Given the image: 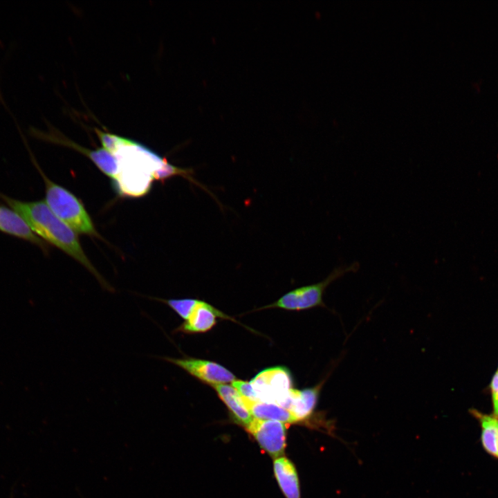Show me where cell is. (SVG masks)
I'll list each match as a JSON object with an SVG mask.
<instances>
[{
  "mask_svg": "<svg viewBox=\"0 0 498 498\" xmlns=\"http://www.w3.org/2000/svg\"><path fill=\"white\" fill-rule=\"evenodd\" d=\"M97 133L102 147L117 160L118 172L114 181L121 194L143 195L148 192L153 178L163 180L181 174L180 167L132 140L99 130Z\"/></svg>",
  "mask_w": 498,
  "mask_h": 498,
  "instance_id": "obj_1",
  "label": "cell"
},
{
  "mask_svg": "<svg viewBox=\"0 0 498 498\" xmlns=\"http://www.w3.org/2000/svg\"><path fill=\"white\" fill-rule=\"evenodd\" d=\"M0 199L23 218L38 237L80 262L107 287V283L85 255L75 232L51 211L44 201H20L1 192Z\"/></svg>",
  "mask_w": 498,
  "mask_h": 498,
  "instance_id": "obj_2",
  "label": "cell"
},
{
  "mask_svg": "<svg viewBox=\"0 0 498 498\" xmlns=\"http://www.w3.org/2000/svg\"><path fill=\"white\" fill-rule=\"evenodd\" d=\"M33 163L45 185V202L51 211L75 232L99 234L82 203L71 192L55 183L44 173L34 158Z\"/></svg>",
  "mask_w": 498,
  "mask_h": 498,
  "instance_id": "obj_3",
  "label": "cell"
},
{
  "mask_svg": "<svg viewBox=\"0 0 498 498\" xmlns=\"http://www.w3.org/2000/svg\"><path fill=\"white\" fill-rule=\"evenodd\" d=\"M359 264L354 262L349 266H340L334 268L322 281L295 288L281 297L274 303L261 309L279 308L290 311H301L316 306H324L323 295L326 288L333 282L347 273L356 272Z\"/></svg>",
  "mask_w": 498,
  "mask_h": 498,
  "instance_id": "obj_4",
  "label": "cell"
},
{
  "mask_svg": "<svg viewBox=\"0 0 498 498\" xmlns=\"http://www.w3.org/2000/svg\"><path fill=\"white\" fill-rule=\"evenodd\" d=\"M250 383L257 400L277 405L293 388L291 375L289 371L283 367H275L261 371Z\"/></svg>",
  "mask_w": 498,
  "mask_h": 498,
  "instance_id": "obj_5",
  "label": "cell"
},
{
  "mask_svg": "<svg viewBox=\"0 0 498 498\" xmlns=\"http://www.w3.org/2000/svg\"><path fill=\"white\" fill-rule=\"evenodd\" d=\"M260 447L273 458L282 456L286 448V424L277 421L253 418L246 427Z\"/></svg>",
  "mask_w": 498,
  "mask_h": 498,
  "instance_id": "obj_6",
  "label": "cell"
},
{
  "mask_svg": "<svg viewBox=\"0 0 498 498\" xmlns=\"http://www.w3.org/2000/svg\"><path fill=\"white\" fill-rule=\"evenodd\" d=\"M163 359L178 366L201 382L211 385L235 380V376L232 373L214 362L194 358L165 357Z\"/></svg>",
  "mask_w": 498,
  "mask_h": 498,
  "instance_id": "obj_7",
  "label": "cell"
},
{
  "mask_svg": "<svg viewBox=\"0 0 498 498\" xmlns=\"http://www.w3.org/2000/svg\"><path fill=\"white\" fill-rule=\"evenodd\" d=\"M324 382L325 380L316 386L302 390L290 389L278 405L292 412L299 422L308 421L313 414Z\"/></svg>",
  "mask_w": 498,
  "mask_h": 498,
  "instance_id": "obj_8",
  "label": "cell"
},
{
  "mask_svg": "<svg viewBox=\"0 0 498 498\" xmlns=\"http://www.w3.org/2000/svg\"><path fill=\"white\" fill-rule=\"evenodd\" d=\"M216 317L236 322L234 319L212 305L199 299L197 305L189 317L177 327L175 331L186 334L205 333L212 329L216 324Z\"/></svg>",
  "mask_w": 498,
  "mask_h": 498,
  "instance_id": "obj_9",
  "label": "cell"
},
{
  "mask_svg": "<svg viewBox=\"0 0 498 498\" xmlns=\"http://www.w3.org/2000/svg\"><path fill=\"white\" fill-rule=\"evenodd\" d=\"M0 231L28 241L44 252L47 251L46 242L38 237L23 218L10 207L0 205Z\"/></svg>",
  "mask_w": 498,
  "mask_h": 498,
  "instance_id": "obj_10",
  "label": "cell"
},
{
  "mask_svg": "<svg viewBox=\"0 0 498 498\" xmlns=\"http://www.w3.org/2000/svg\"><path fill=\"white\" fill-rule=\"evenodd\" d=\"M241 399L246 409L255 418L277 421L284 423L299 422L292 412L277 404L252 400L242 396Z\"/></svg>",
  "mask_w": 498,
  "mask_h": 498,
  "instance_id": "obj_11",
  "label": "cell"
},
{
  "mask_svg": "<svg viewBox=\"0 0 498 498\" xmlns=\"http://www.w3.org/2000/svg\"><path fill=\"white\" fill-rule=\"evenodd\" d=\"M273 469L278 484L286 498H300L297 473L293 463L286 457L275 459Z\"/></svg>",
  "mask_w": 498,
  "mask_h": 498,
  "instance_id": "obj_12",
  "label": "cell"
},
{
  "mask_svg": "<svg viewBox=\"0 0 498 498\" xmlns=\"http://www.w3.org/2000/svg\"><path fill=\"white\" fill-rule=\"evenodd\" d=\"M212 386L234 418L246 427L253 418L243 405L240 394L233 387L225 384Z\"/></svg>",
  "mask_w": 498,
  "mask_h": 498,
  "instance_id": "obj_13",
  "label": "cell"
},
{
  "mask_svg": "<svg viewBox=\"0 0 498 498\" xmlns=\"http://www.w3.org/2000/svg\"><path fill=\"white\" fill-rule=\"evenodd\" d=\"M471 412L480 423L481 440L483 448L488 454L498 459V418L477 410Z\"/></svg>",
  "mask_w": 498,
  "mask_h": 498,
  "instance_id": "obj_14",
  "label": "cell"
},
{
  "mask_svg": "<svg viewBox=\"0 0 498 498\" xmlns=\"http://www.w3.org/2000/svg\"><path fill=\"white\" fill-rule=\"evenodd\" d=\"M156 299L166 304L184 320L189 317L199 301V299L188 298L169 299L156 298Z\"/></svg>",
  "mask_w": 498,
  "mask_h": 498,
  "instance_id": "obj_15",
  "label": "cell"
},
{
  "mask_svg": "<svg viewBox=\"0 0 498 498\" xmlns=\"http://www.w3.org/2000/svg\"><path fill=\"white\" fill-rule=\"evenodd\" d=\"M232 386L243 397L252 400H257L256 394L250 382L243 380H234Z\"/></svg>",
  "mask_w": 498,
  "mask_h": 498,
  "instance_id": "obj_16",
  "label": "cell"
},
{
  "mask_svg": "<svg viewBox=\"0 0 498 498\" xmlns=\"http://www.w3.org/2000/svg\"><path fill=\"white\" fill-rule=\"evenodd\" d=\"M490 390L492 394L493 416L498 418V371L494 374L491 383Z\"/></svg>",
  "mask_w": 498,
  "mask_h": 498,
  "instance_id": "obj_17",
  "label": "cell"
},
{
  "mask_svg": "<svg viewBox=\"0 0 498 498\" xmlns=\"http://www.w3.org/2000/svg\"><path fill=\"white\" fill-rule=\"evenodd\" d=\"M497 371H498V369H497Z\"/></svg>",
  "mask_w": 498,
  "mask_h": 498,
  "instance_id": "obj_18",
  "label": "cell"
}]
</instances>
